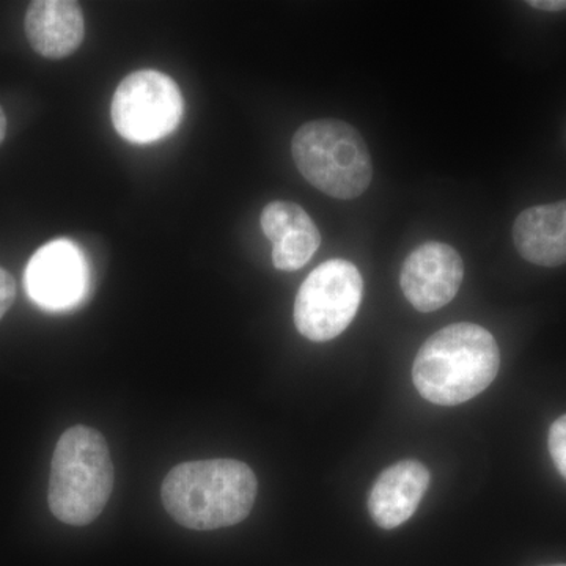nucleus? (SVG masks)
Returning a JSON list of instances; mask_svg holds the SVG:
<instances>
[{"label": "nucleus", "mask_w": 566, "mask_h": 566, "mask_svg": "<svg viewBox=\"0 0 566 566\" xmlns=\"http://www.w3.org/2000/svg\"><path fill=\"white\" fill-rule=\"evenodd\" d=\"M501 367V352L490 331L457 323L438 331L417 353L412 379L424 400L457 406L491 386Z\"/></svg>", "instance_id": "f257e3e1"}, {"label": "nucleus", "mask_w": 566, "mask_h": 566, "mask_svg": "<svg viewBox=\"0 0 566 566\" xmlns=\"http://www.w3.org/2000/svg\"><path fill=\"white\" fill-rule=\"evenodd\" d=\"M256 476L237 460H203L178 464L164 479L167 513L192 531H216L241 523L255 504Z\"/></svg>", "instance_id": "f03ea898"}, {"label": "nucleus", "mask_w": 566, "mask_h": 566, "mask_svg": "<svg viewBox=\"0 0 566 566\" xmlns=\"http://www.w3.org/2000/svg\"><path fill=\"white\" fill-rule=\"evenodd\" d=\"M114 490V464L102 433L76 424L55 446L48 502L70 526H87L102 515Z\"/></svg>", "instance_id": "7ed1b4c3"}, {"label": "nucleus", "mask_w": 566, "mask_h": 566, "mask_svg": "<svg viewBox=\"0 0 566 566\" xmlns=\"http://www.w3.org/2000/svg\"><path fill=\"white\" fill-rule=\"evenodd\" d=\"M292 155L305 180L334 199L363 196L374 178L367 144L346 122L305 123L293 136Z\"/></svg>", "instance_id": "20e7f679"}, {"label": "nucleus", "mask_w": 566, "mask_h": 566, "mask_svg": "<svg viewBox=\"0 0 566 566\" xmlns=\"http://www.w3.org/2000/svg\"><path fill=\"white\" fill-rule=\"evenodd\" d=\"M364 281L348 260L334 259L315 268L294 301V324L312 342H329L352 324L363 303Z\"/></svg>", "instance_id": "39448f33"}, {"label": "nucleus", "mask_w": 566, "mask_h": 566, "mask_svg": "<svg viewBox=\"0 0 566 566\" xmlns=\"http://www.w3.org/2000/svg\"><path fill=\"white\" fill-rule=\"evenodd\" d=\"M185 103L177 82L155 70L134 71L118 85L111 104L114 128L133 144H150L180 125Z\"/></svg>", "instance_id": "423d86ee"}, {"label": "nucleus", "mask_w": 566, "mask_h": 566, "mask_svg": "<svg viewBox=\"0 0 566 566\" xmlns=\"http://www.w3.org/2000/svg\"><path fill=\"white\" fill-rule=\"evenodd\" d=\"M464 279V263L452 245L430 241L415 249L401 268L406 300L419 312H434L455 300Z\"/></svg>", "instance_id": "0eeeda50"}, {"label": "nucleus", "mask_w": 566, "mask_h": 566, "mask_svg": "<svg viewBox=\"0 0 566 566\" xmlns=\"http://www.w3.org/2000/svg\"><path fill=\"white\" fill-rule=\"evenodd\" d=\"M87 263L69 240L43 245L25 273V286L33 301L48 311H63L80 303L87 292Z\"/></svg>", "instance_id": "6e6552de"}, {"label": "nucleus", "mask_w": 566, "mask_h": 566, "mask_svg": "<svg viewBox=\"0 0 566 566\" xmlns=\"http://www.w3.org/2000/svg\"><path fill=\"white\" fill-rule=\"evenodd\" d=\"M25 36L41 57L61 61L80 50L85 39V18L71 0H35L25 11Z\"/></svg>", "instance_id": "1a4fd4ad"}, {"label": "nucleus", "mask_w": 566, "mask_h": 566, "mask_svg": "<svg viewBox=\"0 0 566 566\" xmlns=\"http://www.w3.org/2000/svg\"><path fill=\"white\" fill-rule=\"evenodd\" d=\"M262 229L273 243V263L279 271L301 270L322 244L318 227L304 208L293 202L277 200L266 205Z\"/></svg>", "instance_id": "9d476101"}, {"label": "nucleus", "mask_w": 566, "mask_h": 566, "mask_svg": "<svg viewBox=\"0 0 566 566\" xmlns=\"http://www.w3.org/2000/svg\"><path fill=\"white\" fill-rule=\"evenodd\" d=\"M430 479V471L419 461H398L387 468L368 495V512L375 523L386 531L405 524L415 515Z\"/></svg>", "instance_id": "9b49d317"}, {"label": "nucleus", "mask_w": 566, "mask_h": 566, "mask_svg": "<svg viewBox=\"0 0 566 566\" xmlns=\"http://www.w3.org/2000/svg\"><path fill=\"white\" fill-rule=\"evenodd\" d=\"M516 251L528 263L554 268L566 263V200L527 208L513 226Z\"/></svg>", "instance_id": "f8f14e48"}, {"label": "nucleus", "mask_w": 566, "mask_h": 566, "mask_svg": "<svg viewBox=\"0 0 566 566\" xmlns=\"http://www.w3.org/2000/svg\"><path fill=\"white\" fill-rule=\"evenodd\" d=\"M549 453L554 464L566 479V415L553 423L549 430Z\"/></svg>", "instance_id": "ddd939ff"}, {"label": "nucleus", "mask_w": 566, "mask_h": 566, "mask_svg": "<svg viewBox=\"0 0 566 566\" xmlns=\"http://www.w3.org/2000/svg\"><path fill=\"white\" fill-rule=\"evenodd\" d=\"M17 300V282L9 271L0 268V319L6 316Z\"/></svg>", "instance_id": "4468645a"}, {"label": "nucleus", "mask_w": 566, "mask_h": 566, "mask_svg": "<svg viewBox=\"0 0 566 566\" xmlns=\"http://www.w3.org/2000/svg\"><path fill=\"white\" fill-rule=\"evenodd\" d=\"M527 6L542 11H565L566 0H531Z\"/></svg>", "instance_id": "2eb2a0df"}, {"label": "nucleus", "mask_w": 566, "mask_h": 566, "mask_svg": "<svg viewBox=\"0 0 566 566\" xmlns=\"http://www.w3.org/2000/svg\"><path fill=\"white\" fill-rule=\"evenodd\" d=\"M7 136V117L6 112H3L2 107H0V144H2L3 139Z\"/></svg>", "instance_id": "dca6fc26"}, {"label": "nucleus", "mask_w": 566, "mask_h": 566, "mask_svg": "<svg viewBox=\"0 0 566 566\" xmlns=\"http://www.w3.org/2000/svg\"><path fill=\"white\" fill-rule=\"evenodd\" d=\"M549 566H566V565H549Z\"/></svg>", "instance_id": "f3484780"}]
</instances>
